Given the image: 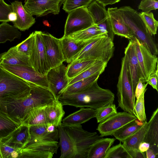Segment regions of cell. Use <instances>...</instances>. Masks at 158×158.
<instances>
[{"instance_id":"cell-12","label":"cell","mask_w":158,"mask_h":158,"mask_svg":"<svg viewBox=\"0 0 158 158\" xmlns=\"http://www.w3.org/2000/svg\"><path fill=\"white\" fill-rule=\"evenodd\" d=\"M58 143L40 142L27 144L21 150L20 158H52L57 152Z\"/></svg>"},{"instance_id":"cell-8","label":"cell","mask_w":158,"mask_h":158,"mask_svg":"<svg viewBox=\"0 0 158 158\" xmlns=\"http://www.w3.org/2000/svg\"><path fill=\"white\" fill-rule=\"evenodd\" d=\"M132 41L138 61L140 78L145 82L148 78L158 68V58L135 38Z\"/></svg>"},{"instance_id":"cell-21","label":"cell","mask_w":158,"mask_h":158,"mask_svg":"<svg viewBox=\"0 0 158 158\" xmlns=\"http://www.w3.org/2000/svg\"><path fill=\"white\" fill-rule=\"evenodd\" d=\"M48 124V123L29 126L31 138L27 145L40 142L57 141L59 137L58 129L56 128L52 132H48L47 129Z\"/></svg>"},{"instance_id":"cell-16","label":"cell","mask_w":158,"mask_h":158,"mask_svg":"<svg viewBox=\"0 0 158 158\" xmlns=\"http://www.w3.org/2000/svg\"><path fill=\"white\" fill-rule=\"evenodd\" d=\"M49 90L56 99L61 93L67 87L69 79L66 75V67L62 64L50 69L46 75Z\"/></svg>"},{"instance_id":"cell-7","label":"cell","mask_w":158,"mask_h":158,"mask_svg":"<svg viewBox=\"0 0 158 158\" xmlns=\"http://www.w3.org/2000/svg\"><path fill=\"white\" fill-rule=\"evenodd\" d=\"M62 125L73 141L74 148V158H87L91 145L103 137L96 132H90L84 130L81 125L62 124Z\"/></svg>"},{"instance_id":"cell-31","label":"cell","mask_w":158,"mask_h":158,"mask_svg":"<svg viewBox=\"0 0 158 158\" xmlns=\"http://www.w3.org/2000/svg\"><path fill=\"white\" fill-rule=\"evenodd\" d=\"M144 123L140 121L137 118L114 132L112 135L120 142H123L139 129Z\"/></svg>"},{"instance_id":"cell-46","label":"cell","mask_w":158,"mask_h":158,"mask_svg":"<svg viewBox=\"0 0 158 158\" xmlns=\"http://www.w3.org/2000/svg\"><path fill=\"white\" fill-rule=\"evenodd\" d=\"M11 5L6 3L4 0H0V22H9L10 14L12 13Z\"/></svg>"},{"instance_id":"cell-43","label":"cell","mask_w":158,"mask_h":158,"mask_svg":"<svg viewBox=\"0 0 158 158\" xmlns=\"http://www.w3.org/2000/svg\"><path fill=\"white\" fill-rule=\"evenodd\" d=\"M94 0H64L63 9L69 13L71 11L82 7H87Z\"/></svg>"},{"instance_id":"cell-20","label":"cell","mask_w":158,"mask_h":158,"mask_svg":"<svg viewBox=\"0 0 158 158\" xmlns=\"http://www.w3.org/2000/svg\"><path fill=\"white\" fill-rule=\"evenodd\" d=\"M125 55L127 60V66L130 77L134 91L140 78L139 67L135 50L133 41L129 40L125 49Z\"/></svg>"},{"instance_id":"cell-23","label":"cell","mask_w":158,"mask_h":158,"mask_svg":"<svg viewBox=\"0 0 158 158\" xmlns=\"http://www.w3.org/2000/svg\"><path fill=\"white\" fill-rule=\"evenodd\" d=\"M1 64L31 66L29 63V57L17 51L15 46L2 53L0 57V64Z\"/></svg>"},{"instance_id":"cell-36","label":"cell","mask_w":158,"mask_h":158,"mask_svg":"<svg viewBox=\"0 0 158 158\" xmlns=\"http://www.w3.org/2000/svg\"><path fill=\"white\" fill-rule=\"evenodd\" d=\"M108 63L97 60L90 66L81 73L69 79L68 85L81 80L89 77L100 71H104Z\"/></svg>"},{"instance_id":"cell-19","label":"cell","mask_w":158,"mask_h":158,"mask_svg":"<svg viewBox=\"0 0 158 158\" xmlns=\"http://www.w3.org/2000/svg\"><path fill=\"white\" fill-rule=\"evenodd\" d=\"M13 11L15 13L16 19L13 23L14 26L21 31L28 29L35 23V19L24 9L22 2L15 1L11 3Z\"/></svg>"},{"instance_id":"cell-51","label":"cell","mask_w":158,"mask_h":158,"mask_svg":"<svg viewBox=\"0 0 158 158\" xmlns=\"http://www.w3.org/2000/svg\"><path fill=\"white\" fill-rule=\"evenodd\" d=\"M150 148L149 144L143 141L139 145L138 149L143 152H146Z\"/></svg>"},{"instance_id":"cell-49","label":"cell","mask_w":158,"mask_h":158,"mask_svg":"<svg viewBox=\"0 0 158 158\" xmlns=\"http://www.w3.org/2000/svg\"><path fill=\"white\" fill-rule=\"evenodd\" d=\"M148 84L147 83L145 84V82L139 78L135 91V96L136 99H138L143 93L146 92L147 89L146 87Z\"/></svg>"},{"instance_id":"cell-10","label":"cell","mask_w":158,"mask_h":158,"mask_svg":"<svg viewBox=\"0 0 158 158\" xmlns=\"http://www.w3.org/2000/svg\"><path fill=\"white\" fill-rule=\"evenodd\" d=\"M41 33V31H39L34 32L33 48L29 57V62L36 72L44 75L50 68L47 61Z\"/></svg>"},{"instance_id":"cell-38","label":"cell","mask_w":158,"mask_h":158,"mask_svg":"<svg viewBox=\"0 0 158 158\" xmlns=\"http://www.w3.org/2000/svg\"><path fill=\"white\" fill-rule=\"evenodd\" d=\"M102 35L104 34L102 33L98 26L94 24L87 28L73 33L66 36L76 40L85 41Z\"/></svg>"},{"instance_id":"cell-53","label":"cell","mask_w":158,"mask_h":158,"mask_svg":"<svg viewBox=\"0 0 158 158\" xmlns=\"http://www.w3.org/2000/svg\"><path fill=\"white\" fill-rule=\"evenodd\" d=\"M146 158H155L158 157V156L155 154L153 150L150 148H149L146 152Z\"/></svg>"},{"instance_id":"cell-26","label":"cell","mask_w":158,"mask_h":158,"mask_svg":"<svg viewBox=\"0 0 158 158\" xmlns=\"http://www.w3.org/2000/svg\"><path fill=\"white\" fill-rule=\"evenodd\" d=\"M61 150L60 158H74V148L72 139L61 123L58 126Z\"/></svg>"},{"instance_id":"cell-34","label":"cell","mask_w":158,"mask_h":158,"mask_svg":"<svg viewBox=\"0 0 158 158\" xmlns=\"http://www.w3.org/2000/svg\"><path fill=\"white\" fill-rule=\"evenodd\" d=\"M20 124L11 118L7 113L0 111V139L8 135Z\"/></svg>"},{"instance_id":"cell-30","label":"cell","mask_w":158,"mask_h":158,"mask_svg":"<svg viewBox=\"0 0 158 158\" xmlns=\"http://www.w3.org/2000/svg\"><path fill=\"white\" fill-rule=\"evenodd\" d=\"M148 126V123L145 122L139 129L123 142L127 151L139 150V145L144 141Z\"/></svg>"},{"instance_id":"cell-35","label":"cell","mask_w":158,"mask_h":158,"mask_svg":"<svg viewBox=\"0 0 158 158\" xmlns=\"http://www.w3.org/2000/svg\"><path fill=\"white\" fill-rule=\"evenodd\" d=\"M108 15L112 30L114 35L124 37L131 40L134 39L135 37L132 31L127 25L112 16Z\"/></svg>"},{"instance_id":"cell-1","label":"cell","mask_w":158,"mask_h":158,"mask_svg":"<svg viewBox=\"0 0 158 158\" xmlns=\"http://www.w3.org/2000/svg\"><path fill=\"white\" fill-rule=\"evenodd\" d=\"M114 98L112 91L100 87L97 81L80 92L61 94L58 99L63 106L88 107L98 110L113 103Z\"/></svg>"},{"instance_id":"cell-55","label":"cell","mask_w":158,"mask_h":158,"mask_svg":"<svg viewBox=\"0 0 158 158\" xmlns=\"http://www.w3.org/2000/svg\"><path fill=\"white\" fill-rule=\"evenodd\" d=\"M2 54V53L0 54V57L1 56Z\"/></svg>"},{"instance_id":"cell-5","label":"cell","mask_w":158,"mask_h":158,"mask_svg":"<svg viewBox=\"0 0 158 158\" xmlns=\"http://www.w3.org/2000/svg\"><path fill=\"white\" fill-rule=\"evenodd\" d=\"M113 41L108 36L101 35L91 40L75 60H95L108 63L114 54Z\"/></svg>"},{"instance_id":"cell-18","label":"cell","mask_w":158,"mask_h":158,"mask_svg":"<svg viewBox=\"0 0 158 158\" xmlns=\"http://www.w3.org/2000/svg\"><path fill=\"white\" fill-rule=\"evenodd\" d=\"M91 39L80 41L63 36L60 40L64 61L70 63L75 60L79 52Z\"/></svg>"},{"instance_id":"cell-27","label":"cell","mask_w":158,"mask_h":158,"mask_svg":"<svg viewBox=\"0 0 158 158\" xmlns=\"http://www.w3.org/2000/svg\"><path fill=\"white\" fill-rule=\"evenodd\" d=\"M115 140L114 138H102L98 139L90 146L87 158H104Z\"/></svg>"},{"instance_id":"cell-22","label":"cell","mask_w":158,"mask_h":158,"mask_svg":"<svg viewBox=\"0 0 158 158\" xmlns=\"http://www.w3.org/2000/svg\"><path fill=\"white\" fill-rule=\"evenodd\" d=\"M158 108L153 112L149 121L143 141L148 143L150 148L158 155Z\"/></svg>"},{"instance_id":"cell-3","label":"cell","mask_w":158,"mask_h":158,"mask_svg":"<svg viewBox=\"0 0 158 158\" xmlns=\"http://www.w3.org/2000/svg\"><path fill=\"white\" fill-rule=\"evenodd\" d=\"M31 87L30 95L23 99L16 100L6 105V113L15 121L21 123L27 112L34 108L52 105L56 99L49 90L28 82Z\"/></svg>"},{"instance_id":"cell-25","label":"cell","mask_w":158,"mask_h":158,"mask_svg":"<svg viewBox=\"0 0 158 158\" xmlns=\"http://www.w3.org/2000/svg\"><path fill=\"white\" fill-rule=\"evenodd\" d=\"M48 106L37 107L30 110L23 118L21 124L31 126L48 123L47 114Z\"/></svg>"},{"instance_id":"cell-29","label":"cell","mask_w":158,"mask_h":158,"mask_svg":"<svg viewBox=\"0 0 158 158\" xmlns=\"http://www.w3.org/2000/svg\"><path fill=\"white\" fill-rule=\"evenodd\" d=\"M64 114L62 104L58 100H55L52 105L48 106L47 108L48 123L57 128L61 123Z\"/></svg>"},{"instance_id":"cell-17","label":"cell","mask_w":158,"mask_h":158,"mask_svg":"<svg viewBox=\"0 0 158 158\" xmlns=\"http://www.w3.org/2000/svg\"><path fill=\"white\" fill-rule=\"evenodd\" d=\"M31 138L29 126L21 124L8 135L0 139L3 143L21 151L27 144Z\"/></svg>"},{"instance_id":"cell-14","label":"cell","mask_w":158,"mask_h":158,"mask_svg":"<svg viewBox=\"0 0 158 158\" xmlns=\"http://www.w3.org/2000/svg\"><path fill=\"white\" fill-rule=\"evenodd\" d=\"M42 37L46 57L50 68L59 66L64 61L60 38L42 32Z\"/></svg>"},{"instance_id":"cell-41","label":"cell","mask_w":158,"mask_h":158,"mask_svg":"<svg viewBox=\"0 0 158 158\" xmlns=\"http://www.w3.org/2000/svg\"><path fill=\"white\" fill-rule=\"evenodd\" d=\"M97 110L95 118L98 123L104 121L117 112L115 105L113 103L102 107Z\"/></svg>"},{"instance_id":"cell-50","label":"cell","mask_w":158,"mask_h":158,"mask_svg":"<svg viewBox=\"0 0 158 158\" xmlns=\"http://www.w3.org/2000/svg\"><path fill=\"white\" fill-rule=\"evenodd\" d=\"M131 158H146V155L144 152L139 150L128 151Z\"/></svg>"},{"instance_id":"cell-44","label":"cell","mask_w":158,"mask_h":158,"mask_svg":"<svg viewBox=\"0 0 158 158\" xmlns=\"http://www.w3.org/2000/svg\"><path fill=\"white\" fill-rule=\"evenodd\" d=\"M34 37L33 32L26 39L15 46L17 51L29 57L32 50Z\"/></svg>"},{"instance_id":"cell-11","label":"cell","mask_w":158,"mask_h":158,"mask_svg":"<svg viewBox=\"0 0 158 158\" xmlns=\"http://www.w3.org/2000/svg\"><path fill=\"white\" fill-rule=\"evenodd\" d=\"M0 65L6 70L28 82L34 84L49 90L46 75L39 73L31 66L2 64Z\"/></svg>"},{"instance_id":"cell-28","label":"cell","mask_w":158,"mask_h":158,"mask_svg":"<svg viewBox=\"0 0 158 158\" xmlns=\"http://www.w3.org/2000/svg\"><path fill=\"white\" fill-rule=\"evenodd\" d=\"M103 72V71H100L89 77L81 80L68 85L60 95L61 94H71L83 91L97 81L100 75Z\"/></svg>"},{"instance_id":"cell-15","label":"cell","mask_w":158,"mask_h":158,"mask_svg":"<svg viewBox=\"0 0 158 158\" xmlns=\"http://www.w3.org/2000/svg\"><path fill=\"white\" fill-rule=\"evenodd\" d=\"M64 0H25L23 6L31 15L41 17L50 13L58 14Z\"/></svg>"},{"instance_id":"cell-2","label":"cell","mask_w":158,"mask_h":158,"mask_svg":"<svg viewBox=\"0 0 158 158\" xmlns=\"http://www.w3.org/2000/svg\"><path fill=\"white\" fill-rule=\"evenodd\" d=\"M109 15L127 25L132 31L135 37L152 53L157 55L158 48L152 35L148 31L139 13L130 6L119 8H109Z\"/></svg>"},{"instance_id":"cell-54","label":"cell","mask_w":158,"mask_h":158,"mask_svg":"<svg viewBox=\"0 0 158 158\" xmlns=\"http://www.w3.org/2000/svg\"><path fill=\"white\" fill-rule=\"evenodd\" d=\"M57 128L53 124L48 123L47 129V131L48 132H52L54 131Z\"/></svg>"},{"instance_id":"cell-13","label":"cell","mask_w":158,"mask_h":158,"mask_svg":"<svg viewBox=\"0 0 158 158\" xmlns=\"http://www.w3.org/2000/svg\"><path fill=\"white\" fill-rule=\"evenodd\" d=\"M137 118L134 115L126 111L117 112L100 123L97 130L102 137L112 135L114 132Z\"/></svg>"},{"instance_id":"cell-33","label":"cell","mask_w":158,"mask_h":158,"mask_svg":"<svg viewBox=\"0 0 158 158\" xmlns=\"http://www.w3.org/2000/svg\"><path fill=\"white\" fill-rule=\"evenodd\" d=\"M95 60H75L66 67V75L69 79L77 76L92 65Z\"/></svg>"},{"instance_id":"cell-32","label":"cell","mask_w":158,"mask_h":158,"mask_svg":"<svg viewBox=\"0 0 158 158\" xmlns=\"http://www.w3.org/2000/svg\"><path fill=\"white\" fill-rule=\"evenodd\" d=\"M95 24L98 25L109 17L105 6L97 1L94 0L87 7Z\"/></svg>"},{"instance_id":"cell-48","label":"cell","mask_w":158,"mask_h":158,"mask_svg":"<svg viewBox=\"0 0 158 158\" xmlns=\"http://www.w3.org/2000/svg\"><path fill=\"white\" fill-rule=\"evenodd\" d=\"M158 68L156 71L151 74L147 78L145 82L151 86L157 91L158 89Z\"/></svg>"},{"instance_id":"cell-47","label":"cell","mask_w":158,"mask_h":158,"mask_svg":"<svg viewBox=\"0 0 158 158\" xmlns=\"http://www.w3.org/2000/svg\"><path fill=\"white\" fill-rule=\"evenodd\" d=\"M138 8L143 12H150L158 8V1L156 0H141Z\"/></svg>"},{"instance_id":"cell-40","label":"cell","mask_w":158,"mask_h":158,"mask_svg":"<svg viewBox=\"0 0 158 158\" xmlns=\"http://www.w3.org/2000/svg\"><path fill=\"white\" fill-rule=\"evenodd\" d=\"M131 158L127 150L121 143L110 148L104 158Z\"/></svg>"},{"instance_id":"cell-24","label":"cell","mask_w":158,"mask_h":158,"mask_svg":"<svg viewBox=\"0 0 158 158\" xmlns=\"http://www.w3.org/2000/svg\"><path fill=\"white\" fill-rule=\"evenodd\" d=\"M97 110L82 108L70 114L62 120V123L66 125H80L95 117Z\"/></svg>"},{"instance_id":"cell-42","label":"cell","mask_w":158,"mask_h":158,"mask_svg":"<svg viewBox=\"0 0 158 158\" xmlns=\"http://www.w3.org/2000/svg\"><path fill=\"white\" fill-rule=\"evenodd\" d=\"M145 93H143L139 98L136 99L133 110L134 115L139 121L142 122H145L147 120L144 107Z\"/></svg>"},{"instance_id":"cell-9","label":"cell","mask_w":158,"mask_h":158,"mask_svg":"<svg viewBox=\"0 0 158 158\" xmlns=\"http://www.w3.org/2000/svg\"><path fill=\"white\" fill-rule=\"evenodd\" d=\"M68 13L64 26V36L85 29L95 24L87 7L78 8Z\"/></svg>"},{"instance_id":"cell-52","label":"cell","mask_w":158,"mask_h":158,"mask_svg":"<svg viewBox=\"0 0 158 158\" xmlns=\"http://www.w3.org/2000/svg\"><path fill=\"white\" fill-rule=\"evenodd\" d=\"M105 6L108 5H112L117 3L120 1V0H97Z\"/></svg>"},{"instance_id":"cell-37","label":"cell","mask_w":158,"mask_h":158,"mask_svg":"<svg viewBox=\"0 0 158 158\" xmlns=\"http://www.w3.org/2000/svg\"><path fill=\"white\" fill-rule=\"evenodd\" d=\"M21 34L18 29L7 22H2L0 24V43L7 41L11 42L20 38Z\"/></svg>"},{"instance_id":"cell-4","label":"cell","mask_w":158,"mask_h":158,"mask_svg":"<svg viewBox=\"0 0 158 158\" xmlns=\"http://www.w3.org/2000/svg\"><path fill=\"white\" fill-rule=\"evenodd\" d=\"M31 90L27 81L0 65V111L6 113L7 104L27 97L30 95Z\"/></svg>"},{"instance_id":"cell-39","label":"cell","mask_w":158,"mask_h":158,"mask_svg":"<svg viewBox=\"0 0 158 158\" xmlns=\"http://www.w3.org/2000/svg\"><path fill=\"white\" fill-rule=\"evenodd\" d=\"M139 14L149 33L152 36L156 34L158 22L155 19L153 13L142 12Z\"/></svg>"},{"instance_id":"cell-6","label":"cell","mask_w":158,"mask_h":158,"mask_svg":"<svg viewBox=\"0 0 158 158\" xmlns=\"http://www.w3.org/2000/svg\"><path fill=\"white\" fill-rule=\"evenodd\" d=\"M117 88L118 106L124 111L134 115L136 98L128 70L127 60L125 55L122 59L121 69Z\"/></svg>"},{"instance_id":"cell-45","label":"cell","mask_w":158,"mask_h":158,"mask_svg":"<svg viewBox=\"0 0 158 158\" xmlns=\"http://www.w3.org/2000/svg\"><path fill=\"white\" fill-rule=\"evenodd\" d=\"M21 151L2 143L0 141V158H20Z\"/></svg>"}]
</instances>
